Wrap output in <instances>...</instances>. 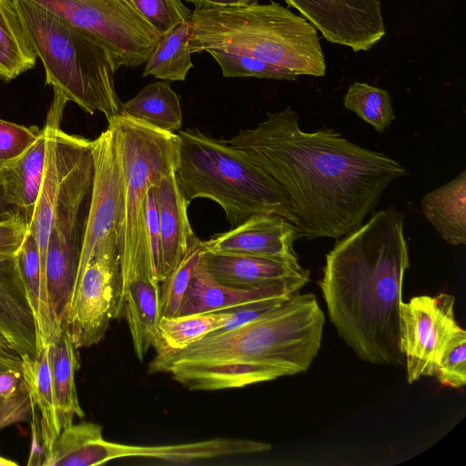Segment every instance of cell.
<instances>
[{
	"instance_id": "cell-34",
	"label": "cell",
	"mask_w": 466,
	"mask_h": 466,
	"mask_svg": "<svg viewBox=\"0 0 466 466\" xmlns=\"http://www.w3.org/2000/svg\"><path fill=\"white\" fill-rule=\"evenodd\" d=\"M40 129L0 118V167L22 155L36 139Z\"/></svg>"
},
{
	"instance_id": "cell-21",
	"label": "cell",
	"mask_w": 466,
	"mask_h": 466,
	"mask_svg": "<svg viewBox=\"0 0 466 466\" xmlns=\"http://www.w3.org/2000/svg\"><path fill=\"white\" fill-rule=\"evenodd\" d=\"M421 211L440 236L452 246L466 243V171L427 193Z\"/></svg>"
},
{
	"instance_id": "cell-38",
	"label": "cell",
	"mask_w": 466,
	"mask_h": 466,
	"mask_svg": "<svg viewBox=\"0 0 466 466\" xmlns=\"http://www.w3.org/2000/svg\"><path fill=\"white\" fill-rule=\"evenodd\" d=\"M194 5L195 9H208L227 6L248 5L258 3V0H185Z\"/></svg>"
},
{
	"instance_id": "cell-15",
	"label": "cell",
	"mask_w": 466,
	"mask_h": 466,
	"mask_svg": "<svg viewBox=\"0 0 466 466\" xmlns=\"http://www.w3.org/2000/svg\"><path fill=\"white\" fill-rule=\"evenodd\" d=\"M309 280V271L296 278L260 287L233 288L217 281L201 258L183 297L177 316L222 311L268 299L289 298L299 292Z\"/></svg>"
},
{
	"instance_id": "cell-20",
	"label": "cell",
	"mask_w": 466,
	"mask_h": 466,
	"mask_svg": "<svg viewBox=\"0 0 466 466\" xmlns=\"http://www.w3.org/2000/svg\"><path fill=\"white\" fill-rule=\"evenodd\" d=\"M48 349L56 407L63 430L73 424L75 417L85 416L75 382L76 372L80 367L77 349L67 327L63 328L53 339Z\"/></svg>"
},
{
	"instance_id": "cell-9",
	"label": "cell",
	"mask_w": 466,
	"mask_h": 466,
	"mask_svg": "<svg viewBox=\"0 0 466 466\" xmlns=\"http://www.w3.org/2000/svg\"><path fill=\"white\" fill-rule=\"evenodd\" d=\"M122 310L121 255L114 233L77 269L66 316L75 347L99 343L110 322L122 317Z\"/></svg>"
},
{
	"instance_id": "cell-18",
	"label": "cell",
	"mask_w": 466,
	"mask_h": 466,
	"mask_svg": "<svg viewBox=\"0 0 466 466\" xmlns=\"http://www.w3.org/2000/svg\"><path fill=\"white\" fill-rule=\"evenodd\" d=\"M46 152L45 127L18 157L0 167V185L7 204L30 224L40 192Z\"/></svg>"
},
{
	"instance_id": "cell-32",
	"label": "cell",
	"mask_w": 466,
	"mask_h": 466,
	"mask_svg": "<svg viewBox=\"0 0 466 466\" xmlns=\"http://www.w3.org/2000/svg\"><path fill=\"white\" fill-rule=\"evenodd\" d=\"M435 376L443 386L458 389L466 384V331L460 326L441 353Z\"/></svg>"
},
{
	"instance_id": "cell-40",
	"label": "cell",
	"mask_w": 466,
	"mask_h": 466,
	"mask_svg": "<svg viewBox=\"0 0 466 466\" xmlns=\"http://www.w3.org/2000/svg\"><path fill=\"white\" fill-rule=\"evenodd\" d=\"M17 463L0 456V466H16Z\"/></svg>"
},
{
	"instance_id": "cell-14",
	"label": "cell",
	"mask_w": 466,
	"mask_h": 466,
	"mask_svg": "<svg viewBox=\"0 0 466 466\" xmlns=\"http://www.w3.org/2000/svg\"><path fill=\"white\" fill-rule=\"evenodd\" d=\"M270 449L271 445L268 442L240 438H215L169 445H130L111 442L100 436L93 443L91 465L128 457L154 458L172 463H188L199 460L259 453Z\"/></svg>"
},
{
	"instance_id": "cell-16",
	"label": "cell",
	"mask_w": 466,
	"mask_h": 466,
	"mask_svg": "<svg viewBox=\"0 0 466 466\" xmlns=\"http://www.w3.org/2000/svg\"><path fill=\"white\" fill-rule=\"evenodd\" d=\"M0 323L13 338L20 358L41 351L36 319L15 254H0Z\"/></svg>"
},
{
	"instance_id": "cell-11",
	"label": "cell",
	"mask_w": 466,
	"mask_h": 466,
	"mask_svg": "<svg viewBox=\"0 0 466 466\" xmlns=\"http://www.w3.org/2000/svg\"><path fill=\"white\" fill-rule=\"evenodd\" d=\"M322 36L354 52L369 51L386 35L382 0H284Z\"/></svg>"
},
{
	"instance_id": "cell-23",
	"label": "cell",
	"mask_w": 466,
	"mask_h": 466,
	"mask_svg": "<svg viewBox=\"0 0 466 466\" xmlns=\"http://www.w3.org/2000/svg\"><path fill=\"white\" fill-rule=\"evenodd\" d=\"M120 112L167 132L177 133L182 127L180 98L164 80L144 86L135 97L122 103Z\"/></svg>"
},
{
	"instance_id": "cell-10",
	"label": "cell",
	"mask_w": 466,
	"mask_h": 466,
	"mask_svg": "<svg viewBox=\"0 0 466 466\" xmlns=\"http://www.w3.org/2000/svg\"><path fill=\"white\" fill-rule=\"evenodd\" d=\"M454 306L455 298L447 293L416 296L402 302L401 350L409 383L435 376L441 353L459 327Z\"/></svg>"
},
{
	"instance_id": "cell-29",
	"label": "cell",
	"mask_w": 466,
	"mask_h": 466,
	"mask_svg": "<svg viewBox=\"0 0 466 466\" xmlns=\"http://www.w3.org/2000/svg\"><path fill=\"white\" fill-rule=\"evenodd\" d=\"M199 238L187 249L179 263L160 282V317L177 316L183 297L203 255Z\"/></svg>"
},
{
	"instance_id": "cell-7",
	"label": "cell",
	"mask_w": 466,
	"mask_h": 466,
	"mask_svg": "<svg viewBox=\"0 0 466 466\" xmlns=\"http://www.w3.org/2000/svg\"><path fill=\"white\" fill-rule=\"evenodd\" d=\"M107 122L120 175L116 235L121 269L149 268L156 276L147 234L146 200L150 188L176 170L178 135L123 112Z\"/></svg>"
},
{
	"instance_id": "cell-22",
	"label": "cell",
	"mask_w": 466,
	"mask_h": 466,
	"mask_svg": "<svg viewBox=\"0 0 466 466\" xmlns=\"http://www.w3.org/2000/svg\"><path fill=\"white\" fill-rule=\"evenodd\" d=\"M21 371L33 405L39 415L40 438L47 456L62 431L53 390L48 345L35 358L22 356Z\"/></svg>"
},
{
	"instance_id": "cell-28",
	"label": "cell",
	"mask_w": 466,
	"mask_h": 466,
	"mask_svg": "<svg viewBox=\"0 0 466 466\" xmlns=\"http://www.w3.org/2000/svg\"><path fill=\"white\" fill-rule=\"evenodd\" d=\"M343 105L379 133L396 118L389 92L364 82H354L349 86Z\"/></svg>"
},
{
	"instance_id": "cell-27",
	"label": "cell",
	"mask_w": 466,
	"mask_h": 466,
	"mask_svg": "<svg viewBox=\"0 0 466 466\" xmlns=\"http://www.w3.org/2000/svg\"><path fill=\"white\" fill-rule=\"evenodd\" d=\"M20 273L36 319L41 348L48 345L53 339L49 305L44 287L38 245L28 229L26 236L16 252Z\"/></svg>"
},
{
	"instance_id": "cell-6",
	"label": "cell",
	"mask_w": 466,
	"mask_h": 466,
	"mask_svg": "<svg viewBox=\"0 0 466 466\" xmlns=\"http://www.w3.org/2000/svg\"><path fill=\"white\" fill-rule=\"evenodd\" d=\"M25 31L41 60L46 84L85 112L106 119L121 111L115 86L120 67L101 45L30 0H13Z\"/></svg>"
},
{
	"instance_id": "cell-36",
	"label": "cell",
	"mask_w": 466,
	"mask_h": 466,
	"mask_svg": "<svg viewBox=\"0 0 466 466\" xmlns=\"http://www.w3.org/2000/svg\"><path fill=\"white\" fill-rule=\"evenodd\" d=\"M27 223L17 212L0 221V254H16L27 233Z\"/></svg>"
},
{
	"instance_id": "cell-17",
	"label": "cell",
	"mask_w": 466,
	"mask_h": 466,
	"mask_svg": "<svg viewBox=\"0 0 466 466\" xmlns=\"http://www.w3.org/2000/svg\"><path fill=\"white\" fill-rule=\"evenodd\" d=\"M160 229V267L158 280L179 263L190 246L198 238L187 217L189 203L184 198L176 179L175 171L163 177L154 187Z\"/></svg>"
},
{
	"instance_id": "cell-24",
	"label": "cell",
	"mask_w": 466,
	"mask_h": 466,
	"mask_svg": "<svg viewBox=\"0 0 466 466\" xmlns=\"http://www.w3.org/2000/svg\"><path fill=\"white\" fill-rule=\"evenodd\" d=\"M36 57L13 0H0V78H16L35 66Z\"/></svg>"
},
{
	"instance_id": "cell-3",
	"label": "cell",
	"mask_w": 466,
	"mask_h": 466,
	"mask_svg": "<svg viewBox=\"0 0 466 466\" xmlns=\"http://www.w3.org/2000/svg\"><path fill=\"white\" fill-rule=\"evenodd\" d=\"M324 323L316 296L298 292L250 321L184 349L155 350L149 371L168 373L191 390L238 389L304 372L320 349Z\"/></svg>"
},
{
	"instance_id": "cell-35",
	"label": "cell",
	"mask_w": 466,
	"mask_h": 466,
	"mask_svg": "<svg viewBox=\"0 0 466 466\" xmlns=\"http://www.w3.org/2000/svg\"><path fill=\"white\" fill-rule=\"evenodd\" d=\"M146 226L152 263L156 276L158 279L160 267V229L157 204L155 197L154 187L150 188L147 196Z\"/></svg>"
},
{
	"instance_id": "cell-37",
	"label": "cell",
	"mask_w": 466,
	"mask_h": 466,
	"mask_svg": "<svg viewBox=\"0 0 466 466\" xmlns=\"http://www.w3.org/2000/svg\"><path fill=\"white\" fill-rule=\"evenodd\" d=\"M0 359L21 370V358L15 341L8 331L0 323Z\"/></svg>"
},
{
	"instance_id": "cell-19",
	"label": "cell",
	"mask_w": 466,
	"mask_h": 466,
	"mask_svg": "<svg viewBox=\"0 0 466 466\" xmlns=\"http://www.w3.org/2000/svg\"><path fill=\"white\" fill-rule=\"evenodd\" d=\"M202 261L217 281L238 289L260 287L309 272L286 262L245 255L203 251Z\"/></svg>"
},
{
	"instance_id": "cell-41",
	"label": "cell",
	"mask_w": 466,
	"mask_h": 466,
	"mask_svg": "<svg viewBox=\"0 0 466 466\" xmlns=\"http://www.w3.org/2000/svg\"><path fill=\"white\" fill-rule=\"evenodd\" d=\"M4 369H12V368H10L6 364L0 361V370H4Z\"/></svg>"
},
{
	"instance_id": "cell-12",
	"label": "cell",
	"mask_w": 466,
	"mask_h": 466,
	"mask_svg": "<svg viewBox=\"0 0 466 466\" xmlns=\"http://www.w3.org/2000/svg\"><path fill=\"white\" fill-rule=\"evenodd\" d=\"M93 180L78 268L108 237L116 233L120 211V175L110 130L91 140Z\"/></svg>"
},
{
	"instance_id": "cell-26",
	"label": "cell",
	"mask_w": 466,
	"mask_h": 466,
	"mask_svg": "<svg viewBox=\"0 0 466 466\" xmlns=\"http://www.w3.org/2000/svg\"><path fill=\"white\" fill-rule=\"evenodd\" d=\"M235 310L228 309L175 317H160L158 341L155 350L184 349L217 330L225 329L233 319Z\"/></svg>"
},
{
	"instance_id": "cell-2",
	"label": "cell",
	"mask_w": 466,
	"mask_h": 466,
	"mask_svg": "<svg viewBox=\"0 0 466 466\" xmlns=\"http://www.w3.org/2000/svg\"><path fill=\"white\" fill-rule=\"evenodd\" d=\"M404 213L390 206L339 239L319 283L339 337L359 359L404 366L402 282L410 268Z\"/></svg>"
},
{
	"instance_id": "cell-13",
	"label": "cell",
	"mask_w": 466,
	"mask_h": 466,
	"mask_svg": "<svg viewBox=\"0 0 466 466\" xmlns=\"http://www.w3.org/2000/svg\"><path fill=\"white\" fill-rule=\"evenodd\" d=\"M298 238L295 224L280 215L265 213L202 241V248L212 253L264 258L301 267L294 249Z\"/></svg>"
},
{
	"instance_id": "cell-4",
	"label": "cell",
	"mask_w": 466,
	"mask_h": 466,
	"mask_svg": "<svg viewBox=\"0 0 466 466\" xmlns=\"http://www.w3.org/2000/svg\"><path fill=\"white\" fill-rule=\"evenodd\" d=\"M189 46L191 53L216 50L245 55L298 76L326 73L317 29L275 2L194 9Z\"/></svg>"
},
{
	"instance_id": "cell-33",
	"label": "cell",
	"mask_w": 466,
	"mask_h": 466,
	"mask_svg": "<svg viewBox=\"0 0 466 466\" xmlns=\"http://www.w3.org/2000/svg\"><path fill=\"white\" fill-rule=\"evenodd\" d=\"M140 15L164 35L182 22L190 23L192 11L181 0H131Z\"/></svg>"
},
{
	"instance_id": "cell-5",
	"label": "cell",
	"mask_w": 466,
	"mask_h": 466,
	"mask_svg": "<svg viewBox=\"0 0 466 466\" xmlns=\"http://www.w3.org/2000/svg\"><path fill=\"white\" fill-rule=\"evenodd\" d=\"M177 135L175 175L189 204L196 198L218 203L232 228L265 213L296 224L285 191L243 151L195 127L180 129Z\"/></svg>"
},
{
	"instance_id": "cell-30",
	"label": "cell",
	"mask_w": 466,
	"mask_h": 466,
	"mask_svg": "<svg viewBox=\"0 0 466 466\" xmlns=\"http://www.w3.org/2000/svg\"><path fill=\"white\" fill-rule=\"evenodd\" d=\"M33 403L21 370H0V431L28 421Z\"/></svg>"
},
{
	"instance_id": "cell-1",
	"label": "cell",
	"mask_w": 466,
	"mask_h": 466,
	"mask_svg": "<svg viewBox=\"0 0 466 466\" xmlns=\"http://www.w3.org/2000/svg\"><path fill=\"white\" fill-rule=\"evenodd\" d=\"M285 191L299 238H340L372 214L383 192L408 170L332 128L304 131L290 107L268 113L228 140Z\"/></svg>"
},
{
	"instance_id": "cell-8",
	"label": "cell",
	"mask_w": 466,
	"mask_h": 466,
	"mask_svg": "<svg viewBox=\"0 0 466 466\" xmlns=\"http://www.w3.org/2000/svg\"><path fill=\"white\" fill-rule=\"evenodd\" d=\"M105 47L118 66L147 62L163 35L131 0H30Z\"/></svg>"
},
{
	"instance_id": "cell-39",
	"label": "cell",
	"mask_w": 466,
	"mask_h": 466,
	"mask_svg": "<svg viewBox=\"0 0 466 466\" xmlns=\"http://www.w3.org/2000/svg\"><path fill=\"white\" fill-rule=\"evenodd\" d=\"M15 213L16 212L7 204L0 185V221L11 218Z\"/></svg>"
},
{
	"instance_id": "cell-31",
	"label": "cell",
	"mask_w": 466,
	"mask_h": 466,
	"mask_svg": "<svg viewBox=\"0 0 466 466\" xmlns=\"http://www.w3.org/2000/svg\"><path fill=\"white\" fill-rule=\"evenodd\" d=\"M218 64L226 77H258L277 80L296 81L298 75L293 72L262 61L260 59L225 51L208 52Z\"/></svg>"
},
{
	"instance_id": "cell-25",
	"label": "cell",
	"mask_w": 466,
	"mask_h": 466,
	"mask_svg": "<svg viewBox=\"0 0 466 466\" xmlns=\"http://www.w3.org/2000/svg\"><path fill=\"white\" fill-rule=\"evenodd\" d=\"M190 23L182 22L164 34L149 55L142 76L185 81L193 67L189 46Z\"/></svg>"
}]
</instances>
